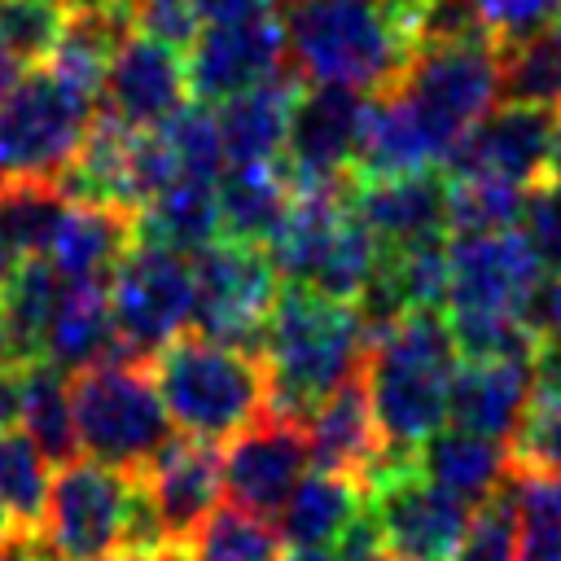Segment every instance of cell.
<instances>
[{"label":"cell","instance_id":"cell-1","mask_svg":"<svg viewBox=\"0 0 561 561\" xmlns=\"http://www.w3.org/2000/svg\"><path fill=\"white\" fill-rule=\"evenodd\" d=\"M368 324L355 302L316 289H280L259 337L267 368V412L302 421L329 390L355 377L368 359Z\"/></svg>","mask_w":561,"mask_h":561},{"label":"cell","instance_id":"cell-2","mask_svg":"<svg viewBox=\"0 0 561 561\" xmlns=\"http://www.w3.org/2000/svg\"><path fill=\"white\" fill-rule=\"evenodd\" d=\"M460 364L447 311L421 307L373 333L364 381L381 425L386 456H412L434 430L447 425V390Z\"/></svg>","mask_w":561,"mask_h":561},{"label":"cell","instance_id":"cell-3","mask_svg":"<svg viewBox=\"0 0 561 561\" xmlns=\"http://www.w3.org/2000/svg\"><path fill=\"white\" fill-rule=\"evenodd\" d=\"M280 26L289 66L307 83L386 92L416 53L394 0H294Z\"/></svg>","mask_w":561,"mask_h":561},{"label":"cell","instance_id":"cell-4","mask_svg":"<svg viewBox=\"0 0 561 561\" xmlns=\"http://www.w3.org/2000/svg\"><path fill=\"white\" fill-rule=\"evenodd\" d=\"M153 386L180 434L228 443L267 412V368L250 346L184 333L149 359Z\"/></svg>","mask_w":561,"mask_h":561},{"label":"cell","instance_id":"cell-5","mask_svg":"<svg viewBox=\"0 0 561 561\" xmlns=\"http://www.w3.org/2000/svg\"><path fill=\"white\" fill-rule=\"evenodd\" d=\"M351 193H355V175L333 180V184L294 188L289 219L267 245L276 272L289 285L316 289L342 302H355L364 294L368 276L377 272L381 241L359 219Z\"/></svg>","mask_w":561,"mask_h":561},{"label":"cell","instance_id":"cell-6","mask_svg":"<svg viewBox=\"0 0 561 561\" xmlns=\"http://www.w3.org/2000/svg\"><path fill=\"white\" fill-rule=\"evenodd\" d=\"M70 403H75V434L83 456L145 473L180 434L149 364L136 359H101L70 377Z\"/></svg>","mask_w":561,"mask_h":561},{"label":"cell","instance_id":"cell-7","mask_svg":"<svg viewBox=\"0 0 561 561\" xmlns=\"http://www.w3.org/2000/svg\"><path fill=\"white\" fill-rule=\"evenodd\" d=\"M118 351L114 359L149 364L162 346L184 337L197 311V280L188 254L136 237L131 250L118 259V267L105 280Z\"/></svg>","mask_w":561,"mask_h":561},{"label":"cell","instance_id":"cell-8","mask_svg":"<svg viewBox=\"0 0 561 561\" xmlns=\"http://www.w3.org/2000/svg\"><path fill=\"white\" fill-rule=\"evenodd\" d=\"M96 118V96L48 66L18 75L0 96V180H57Z\"/></svg>","mask_w":561,"mask_h":561},{"label":"cell","instance_id":"cell-9","mask_svg":"<svg viewBox=\"0 0 561 561\" xmlns=\"http://www.w3.org/2000/svg\"><path fill=\"white\" fill-rule=\"evenodd\" d=\"M394 92L412 105L421 127L430 131L438 158L460 145V136L495 105L500 96V61L491 35L443 39L412 53L408 70L399 75Z\"/></svg>","mask_w":561,"mask_h":561},{"label":"cell","instance_id":"cell-10","mask_svg":"<svg viewBox=\"0 0 561 561\" xmlns=\"http://www.w3.org/2000/svg\"><path fill=\"white\" fill-rule=\"evenodd\" d=\"M364 508L394 561H451L473 522V508L434 486L412 456H381L364 482Z\"/></svg>","mask_w":561,"mask_h":561},{"label":"cell","instance_id":"cell-11","mask_svg":"<svg viewBox=\"0 0 561 561\" xmlns=\"http://www.w3.org/2000/svg\"><path fill=\"white\" fill-rule=\"evenodd\" d=\"M136 473L101 465L92 456H75L57 465L48 482V504L39 522V543L61 552V557H83V561H105L110 552L123 548V526L131 508Z\"/></svg>","mask_w":561,"mask_h":561},{"label":"cell","instance_id":"cell-12","mask_svg":"<svg viewBox=\"0 0 561 561\" xmlns=\"http://www.w3.org/2000/svg\"><path fill=\"white\" fill-rule=\"evenodd\" d=\"M193 280H197V311H193L197 333L259 351L263 324L280 294V272L272 254L219 237L193 254Z\"/></svg>","mask_w":561,"mask_h":561},{"label":"cell","instance_id":"cell-13","mask_svg":"<svg viewBox=\"0 0 561 561\" xmlns=\"http://www.w3.org/2000/svg\"><path fill=\"white\" fill-rule=\"evenodd\" d=\"M364 118H368L364 92L337 88V83H302L289 114L285 153H280V171L289 175V184L311 188V184H333L355 175Z\"/></svg>","mask_w":561,"mask_h":561},{"label":"cell","instance_id":"cell-14","mask_svg":"<svg viewBox=\"0 0 561 561\" xmlns=\"http://www.w3.org/2000/svg\"><path fill=\"white\" fill-rule=\"evenodd\" d=\"M224 491L232 504L276 517V508L289 500V491L311 469L307 430L294 416L263 412L241 434H232L224 447Z\"/></svg>","mask_w":561,"mask_h":561},{"label":"cell","instance_id":"cell-15","mask_svg":"<svg viewBox=\"0 0 561 561\" xmlns=\"http://www.w3.org/2000/svg\"><path fill=\"white\" fill-rule=\"evenodd\" d=\"M447 263H451L447 311H522L526 316L543 280V267L535 263L517 228L451 237Z\"/></svg>","mask_w":561,"mask_h":561},{"label":"cell","instance_id":"cell-16","mask_svg":"<svg viewBox=\"0 0 561 561\" xmlns=\"http://www.w3.org/2000/svg\"><path fill=\"white\" fill-rule=\"evenodd\" d=\"M188 66V92L197 101H228L276 70H285V26L267 13L232 18V22H210L197 31L193 48L184 53Z\"/></svg>","mask_w":561,"mask_h":561},{"label":"cell","instance_id":"cell-17","mask_svg":"<svg viewBox=\"0 0 561 561\" xmlns=\"http://www.w3.org/2000/svg\"><path fill=\"white\" fill-rule=\"evenodd\" d=\"M552 110L539 105H517L504 101L500 110L491 105L447 153L443 171L447 175H491L508 184H539L548 175V153H552Z\"/></svg>","mask_w":561,"mask_h":561},{"label":"cell","instance_id":"cell-18","mask_svg":"<svg viewBox=\"0 0 561 561\" xmlns=\"http://www.w3.org/2000/svg\"><path fill=\"white\" fill-rule=\"evenodd\" d=\"M96 96H101L96 101L101 114H110L127 127L153 131L193 96L184 53L171 44H158L149 35H127L110 57Z\"/></svg>","mask_w":561,"mask_h":561},{"label":"cell","instance_id":"cell-19","mask_svg":"<svg viewBox=\"0 0 561 561\" xmlns=\"http://www.w3.org/2000/svg\"><path fill=\"white\" fill-rule=\"evenodd\" d=\"M451 175L443 167L403 171V175H355V210L381 250H403L421 241H443L447 228Z\"/></svg>","mask_w":561,"mask_h":561},{"label":"cell","instance_id":"cell-20","mask_svg":"<svg viewBox=\"0 0 561 561\" xmlns=\"http://www.w3.org/2000/svg\"><path fill=\"white\" fill-rule=\"evenodd\" d=\"M158 517H162V530H167V543L171 548H188L193 535L202 530V522L219 508V495H224V451L219 443H206V438H188V434H175L171 447L140 473Z\"/></svg>","mask_w":561,"mask_h":561},{"label":"cell","instance_id":"cell-21","mask_svg":"<svg viewBox=\"0 0 561 561\" xmlns=\"http://www.w3.org/2000/svg\"><path fill=\"white\" fill-rule=\"evenodd\" d=\"M302 430H307L311 465L316 469H329V473H342V478H355L359 486L368 482V473L386 456V443H381V425H377V412H373V399H368L364 368L355 377H346L337 390H329L302 416Z\"/></svg>","mask_w":561,"mask_h":561},{"label":"cell","instance_id":"cell-22","mask_svg":"<svg viewBox=\"0 0 561 561\" xmlns=\"http://www.w3.org/2000/svg\"><path fill=\"white\" fill-rule=\"evenodd\" d=\"M535 399V364L530 359H465L451 373L447 421L473 430L482 438L508 443Z\"/></svg>","mask_w":561,"mask_h":561},{"label":"cell","instance_id":"cell-23","mask_svg":"<svg viewBox=\"0 0 561 561\" xmlns=\"http://www.w3.org/2000/svg\"><path fill=\"white\" fill-rule=\"evenodd\" d=\"M302 83L307 79L294 66H285L272 79L219 101L215 123H219V140H224L228 167L280 162L285 136H289V114H294V101H298Z\"/></svg>","mask_w":561,"mask_h":561},{"label":"cell","instance_id":"cell-24","mask_svg":"<svg viewBox=\"0 0 561 561\" xmlns=\"http://www.w3.org/2000/svg\"><path fill=\"white\" fill-rule=\"evenodd\" d=\"M412 465L434 486H443L447 495L465 500L469 508H478L491 495H500L508 473H513V456H508V447L500 438H482V434L460 430V425H443L425 443H416Z\"/></svg>","mask_w":561,"mask_h":561},{"label":"cell","instance_id":"cell-25","mask_svg":"<svg viewBox=\"0 0 561 561\" xmlns=\"http://www.w3.org/2000/svg\"><path fill=\"white\" fill-rule=\"evenodd\" d=\"M136 241V210L105 202H70L48 245V263L75 285H105Z\"/></svg>","mask_w":561,"mask_h":561},{"label":"cell","instance_id":"cell-26","mask_svg":"<svg viewBox=\"0 0 561 561\" xmlns=\"http://www.w3.org/2000/svg\"><path fill=\"white\" fill-rule=\"evenodd\" d=\"M359 513H364V486L355 478L311 465L272 522L280 530V543L289 548H337L342 535L359 522Z\"/></svg>","mask_w":561,"mask_h":561},{"label":"cell","instance_id":"cell-27","mask_svg":"<svg viewBox=\"0 0 561 561\" xmlns=\"http://www.w3.org/2000/svg\"><path fill=\"white\" fill-rule=\"evenodd\" d=\"M219 193V232L245 245H272L294 206V184L280 162L224 167L215 180Z\"/></svg>","mask_w":561,"mask_h":561},{"label":"cell","instance_id":"cell-28","mask_svg":"<svg viewBox=\"0 0 561 561\" xmlns=\"http://www.w3.org/2000/svg\"><path fill=\"white\" fill-rule=\"evenodd\" d=\"M118 333H114V311L105 285H75L66 280L48 333H44V359L57 364L61 373H83L101 359H114Z\"/></svg>","mask_w":561,"mask_h":561},{"label":"cell","instance_id":"cell-29","mask_svg":"<svg viewBox=\"0 0 561 561\" xmlns=\"http://www.w3.org/2000/svg\"><path fill=\"white\" fill-rule=\"evenodd\" d=\"M136 237L162 241L180 254H197L210 241H219V193L215 180L202 175H175L158 197H149L136 210Z\"/></svg>","mask_w":561,"mask_h":561},{"label":"cell","instance_id":"cell-30","mask_svg":"<svg viewBox=\"0 0 561 561\" xmlns=\"http://www.w3.org/2000/svg\"><path fill=\"white\" fill-rule=\"evenodd\" d=\"M61 289L66 276L48 263V254L22 259L13 280L0 289V337L13 359H44V333Z\"/></svg>","mask_w":561,"mask_h":561},{"label":"cell","instance_id":"cell-31","mask_svg":"<svg viewBox=\"0 0 561 561\" xmlns=\"http://www.w3.org/2000/svg\"><path fill=\"white\" fill-rule=\"evenodd\" d=\"M495 61L504 101L561 110V22L495 44Z\"/></svg>","mask_w":561,"mask_h":561},{"label":"cell","instance_id":"cell-32","mask_svg":"<svg viewBox=\"0 0 561 561\" xmlns=\"http://www.w3.org/2000/svg\"><path fill=\"white\" fill-rule=\"evenodd\" d=\"M22 430L35 438V447L66 465L79 451L75 434V403H70V373H61L48 359H26V394H22Z\"/></svg>","mask_w":561,"mask_h":561},{"label":"cell","instance_id":"cell-33","mask_svg":"<svg viewBox=\"0 0 561 561\" xmlns=\"http://www.w3.org/2000/svg\"><path fill=\"white\" fill-rule=\"evenodd\" d=\"M70 197L57 180H0V241L22 254H48Z\"/></svg>","mask_w":561,"mask_h":561},{"label":"cell","instance_id":"cell-34","mask_svg":"<svg viewBox=\"0 0 561 561\" xmlns=\"http://www.w3.org/2000/svg\"><path fill=\"white\" fill-rule=\"evenodd\" d=\"M48 456L35 447V438L18 425L0 430V508L13 517L22 535H39L44 504H48Z\"/></svg>","mask_w":561,"mask_h":561},{"label":"cell","instance_id":"cell-35","mask_svg":"<svg viewBox=\"0 0 561 561\" xmlns=\"http://www.w3.org/2000/svg\"><path fill=\"white\" fill-rule=\"evenodd\" d=\"M193 557L197 561H280L285 543L272 517L250 513L241 504H219L202 530L193 535Z\"/></svg>","mask_w":561,"mask_h":561},{"label":"cell","instance_id":"cell-36","mask_svg":"<svg viewBox=\"0 0 561 561\" xmlns=\"http://www.w3.org/2000/svg\"><path fill=\"white\" fill-rule=\"evenodd\" d=\"M526 206V188L491 175H451V197H447V228L451 237L465 232H504L517 228Z\"/></svg>","mask_w":561,"mask_h":561},{"label":"cell","instance_id":"cell-37","mask_svg":"<svg viewBox=\"0 0 561 561\" xmlns=\"http://www.w3.org/2000/svg\"><path fill=\"white\" fill-rule=\"evenodd\" d=\"M465 359H535L539 333L522 311H447Z\"/></svg>","mask_w":561,"mask_h":561},{"label":"cell","instance_id":"cell-38","mask_svg":"<svg viewBox=\"0 0 561 561\" xmlns=\"http://www.w3.org/2000/svg\"><path fill=\"white\" fill-rule=\"evenodd\" d=\"M66 0H0V48L18 66H44L61 39Z\"/></svg>","mask_w":561,"mask_h":561},{"label":"cell","instance_id":"cell-39","mask_svg":"<svg viewBox=\"0 0 561 561\" xmlns=\"http://www.w3.org/2000/svg\"><path fill=\"white\" fill-rule=\"evenodd\" d=\"M175 153V171L180 175H202V180H219V171L228 167L224 158V140H219V123L206 110V101H184L162 127H158Z\"/></svg>","mask_w":561,"mask_h":561},{"label":"cell","instance_id":"cell-40","mask_svg":"<svg viewBox=\"0 0 561 561\" xmlns=\"http://www.w3.org/2000/svg\"><path fill=\"white\" fill-rule=\"evenodd\" d=\"M451 561H522V522H517L508 482L500 495H491L486 504L473 508V522Z\"/></svg>","mask_w":561,"mask_h":561},{"label":"cell","instance_id":"cell-41","mask_svg":"<svg viewBox=\"0 0 561 561\" xmlns=\"http://www.w3.org/2000/svg\"><path fill=\"white\" fill-rule=\"evenodd\" d=\"M513 469L530 473H561V394L557 390H535L517 434L508 438Z\"/></svg>","mask_w":561,"mask_h":561},{"label":"cell","instance_id":"cell-42","mask_svg":"<svg viewBox=\"0 0 561 561\" xmlns=\"http://www.w3.org/2000/svg\"><path fill=\"white\" fill-rule=\"evenodd\" d=\"M517 232L526 237L535 263L543 276H561V184H530L526 206L517 219Z\"/></svg>","mask_w":561,"mask_h":561},{"label":"cell","instance_id":"cell-43","mask_svg":"<svg viewBox=\"0 0 561 561\" xmlns=\"http://www.w3.org/2000/svg\"><path fill=\"white\" fill-rule=\"evenodd\" d=\"M469 4H473V18L482 22V31L495 44L561 22V0H469Z\"/></svg>","mask_w":561,"mask_h":561},{"label":"cell","instance_id":"cell-44","mask_svg":"<svg viewBox=\"0 0 561 561\" xmlns=\"http://www.w3.org/2000/svg\"><path fill=\"white\" fill-rule=\"evenodd\" d=\"M131 26L158 44L188 53L202 31V18H197L193 0H131Z\"/></svg>","mask_w":561,"mask_h":561},{"label":"cell","instance_id":"cell-45","mask_svg":"<svg viewBox=\"0 0 561 561\" xmlns=\"http://www.w3.org/2000/svg\"><path fill=\"white\" fill-rule=\"evenodd\" d=\"M526 320L539 337L548 342H561V276H543L530 307H526Z\"/></svg>","mask_w":561,"mask_h":561},{"label":"cell","instance_id":"cell-46","mask_svg":"<svg viewBox=\"0 0 561 561\" xmlns=\"http://www.w3.org/2000/svg\"><path fill=\"white\" fill-rule=\"evenodd\" d=\"M22 394H26V359L0 351V430L22 421Z\"/></svg>","mask_w":561,"mask_h":561},{"label":"cell","instance_id":"cell-47","mask_svg":"<svg viewBox=\"0 0 561 561\" xmlns=\"http://www.w3.org/2000/svg\"><path fill=\"white\" fill-rule=\"evenodd\" d=\"M202 22H232V18H250V13H267L272 0H193Z\"/></svg>","mask_w":561,"mask_h":561},{"label":"cell","instance_id":"cell-48","mask_svg":"<svg viewBox=\"0 0 561 561\" xmlns=\"http://www.w3.org/2000/svg\"><path fill=\"white\" fill-rule=\"evenodd\" d=\"M530 364H535V390H557L561 394V342L539 337Z\"/></svg>","mask_w":561,"mask_h":561},{"label":"cell","instance_id":"cell-49","mask_svg":"<svg viewBox=\"0 0 561 561\" xmlns=\"http://www.w3.org/2000/svg\"><path fill=\"white\" fill-rule=\"evenodd\" d=\"M522 561H561V530L522 526Z\"/></svg>","mask_w":561,"mask_h":561},{"label":"cell","instance_id":"cell-50","mask_svg":"<svg viewBox=\"0 0 561 561\" xmlns=\"http://www.w3.org/2000/svg\"><path fill=\"white\" fill-rule=\"evenodd\" d=\"M0 561H35V535H18V539L0 552Z\"/></svg>","mask_w":561,"mask_h":561},{"label":"cell","instance_id":"cell-51","mask_svg":"<svg viewBox=\"0 0 561 561\" xmlns=\"http://www.w3.org/2000/svg\"><path fill=\"white\" fill-rule=\"evenodd\" d=\"M280 561H342L333 548H289Z\"/></svg>","mask_w":561,"mask_h":561},{"label":"cell","instance_id":"cell-52","mask_svg":"<svg viewBox=\"0 0 561 561\" xmlns=\"http://www.w3.org/2000/svg\"><path fill=\"white\" fill-rule=\"evenodd\" d=\"M548 180L561 184V114H557V127H552V153H548Z\"/></svg>","mask_w":561,"mask_h":561},{"label":"cell","instance_id":"cell-53","mask_svg":"<svg viewBox=\"0 0 561 561\" xmlns=\"http://www.w3.org/2000/svg\"><path fill=\"white\" fill-rule=\"evenodd\" d=\"M18 267H22V254H13V250L0 241V289L13 280V272H18Z\"/></svg>","mask_w":561,"mask_h":561},{"label":"cell","instance_id":"cell-54","mask_svg":"<svg viewBox=\"0 0 561 561\" xmlns=\"http://www.w3.org/2000/svg\"><path fill=\"white\" fill-rule=\"evenodd\" d=\"M18 75H22V66H18V61H13V57L0 48V96H4V92L18 83Z\"/></svg>","mask_w":561,"mask_h":561},{"label":"cell","instance_id":"cell-55","mask_svg":"<svg viewBox=\"0 0 561 561\" xmlns=\"http://www.w3.org/2000/svg\"><path fill=\"white\" fill-rule=\"evenodd\" d=\"M18 535H22V530H18V526H13V517H9L4 508H0V552H4V548H9V543H13Z\"/></svg>","mask_w":561,"mask_h":561},{"label":"cell","instance_id":"cell-56","mask_svg":"<svg viewBox=\"0 0 561 561\" xmlns=\"http://www.w3.org/2000/svg\"><path fill=\"white\" fill-rule=\"evenodd\" d=\"M35 561H83V557H61V552H53V548H44V543L35 539Z\"/></svg>","mask_w":561,"mask_h":561},{"label":"cell","instance_id":"cell-57","mask_svg":"<svg viewBox=\"0 0 561 561\" xmlns=\"http://www.w3.org/2000/svg\"><path fill=\"white\" fill-rule=\"evenodd\" d=\"M158 561H197V557H193V548H167Z\"/></svg>","mask_w":561,"mask_h":561},{"label":"cell","instance_id":"cell-58","mask_svg":"<svg viewBox=\"0 0 561 561\" xmlns=\"http://www.w3.org/2000/svg\"><path fill=\"white\" fill-rule=\"evenodd\" d=\"M105 561H149V557H136V552H110Z\"/></svg>","mask_w":561,"mask_h":561},{"label":"cell","instance_id":"cell-59","mask_svg":"<svg viewBox=\"0 0 561 561\" xmlns=\"http://www.w3.org/2000/svg\"><path fill=\"white\" fill-rule=\"evenodd\" d=\"M377 561H394V557H377Z\"/></svg>","mask_w":561,"mask_h":561},{"label":"cell","instance_id":"cell-60","mask_svg":"<svg viewBox=\"0 0 561 561\" xmlns=\"http://www.w3.org/2000/svg\"><path fill=\"white\" fill-rule=\"evenodd\" d=\"M280 4H294V0H280Z\"/></svg>","mask_w":561,"mask_h":561},{"label":"cell","instance_id":"cell-61","mask_svg":"<svg viewBox=\"0 0 561 561\" xmlns=\"http://www.w3.org/2000/svg\"><path fill=\"white\" fill-rule=\"evenodd\" d=\"M0 351H4V337H0Z\"/></svg>","mask_w":561,"mask_h":561}]
</instances>
